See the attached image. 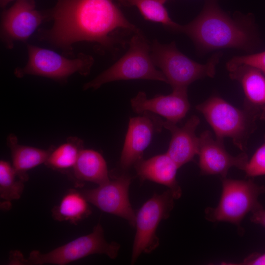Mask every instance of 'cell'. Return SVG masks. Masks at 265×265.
Returning a JSON list of instances; mask_svg holds the SVG:
<instances>
[{
    "mask_svg": "<svg viewBox=\"0 0 265 265\" xmlns=\"http://www.w3.org/2000/svg\"><path fill=\"white\" fill-rule=\"evenodd\" d=\"M83 141L80 138L70 137L65 143L53 149L45 164L56 170L73 168L83 149Z\"/></svg>",
    "mask_w": 265,
    "mask_h": 265,
    "instance_id": "7402d4cb",
    "label": "cell"
},
{
    "mask_svg": "<svg viewBox=\"0 0 265 265\" xmlns=\"http://www.w3.org/2000/svg\"><path fill=\"white\" fill-rule=\"evenodd\" d=\"M6 143L11 152L12 166L19 178L24 182L28 180L26 172L45 163L54 149L53 146L44 150L21 145L18 143L17 136L13 134L8 136Z\"/></svg>",
    "mask_w": 265,
    "mask_h": 265,
    "instance_id": "ac0fdd59",
    "label": "cell"
},
{
    "mask_svg": "<svg viewBox=\"0 0 265 265\" xmlns=\"http://www.w3.org/2000/svg\"><path fill=\"white\" fill-rule=\"evenodd\" d=\"M120 245L115 241L107 242L102 225L98 223L89 234L79 237L48 252L33 250L23 265H64L95 254H104L114 259L118 254Z\"/></svg>",
    "mask_w": 265,
    "mask_h": 265,
    "instance_id": "ba28073f",
    "label": "cell"
},
{
    "mask_svg": "<svg viewBox=\"0 0 265 265\" xmlns=\"http://www.w3.org/2000/svg\"><path fill=\"white\" fill-rule=\"evenodd\" d=\"M259 118L261 119L265 120V106L262 109Z\"/></svg>",
    "mask_w": 265,
    "mask_h": 265,
    "instance_id": "f1b7e54d",
    "label": "cell"
},
{
    "mask_svg": "<svg viewBox=\"0 0 265 265\" xmlns=\"http://www.w3.org/2000/svg\"><path fill=\"white\" fill-rule=\"evenodd\" d=\"M200 123L198 116L192 115L182 127L168 121H162L163 128L171 133V138L166 153L180 168L198 155L199 137L196 130Z\"/></svg>",
    "mask_w": 265,
    "mask_h": 265,
    "instance_id": "9a60e30c",
    "label": "cell"
},
{
    "mask_svg": "<svg viewBox=\"0 0 265 265\" xmlns=\"http://www.w3.org/2000/svg\"><path fill=\"white\" fill-rule=\"evenodd\" d=\"M24 181L18 177L16 172L8 162L0 161V197L6 201L19 199L24 189Z\"/></svg>",
    "mask_w": 265,
    "mask_h": 265,
    "instance_id": "603a6c76",
    "label": "cell"
},
{
    "mask_svg": "<svg viewBox=\"0 0 265 265\" xmlns=\"http://www.w3.org/2000/svg\"><path fill=\"white\" fill-rule=\"evenodd\" d=\"M131 105L135 113L149 112L176 124L186 116L190 108L187 89H174L169 95H158L151 99L140 91L131 99Z\"/></svg>",
    "mask_w": 265,
    "mask_h": 265,
    "instance_id": "5bb4252c",
    "label": "cell"
},
{
    "mask_svg": "<svg viewBox=\"0 0 265 265\" xmlns=\"http://www.w3.org/2000/svg\"><path fill=\"white\" fill-rule=\"evenodd\" d=\"M230 78L242 85L245 94L243 106L262 109L265 106V77L259 69L241 65L230 71Z\"/></svg>",
    "mask_w": 265,
    "mask_h": 265,
    "instance_id": "e0dca14e",
    "label": "cell"
},
{
    "mask_svg": "<svg viewBox=\"0 0 265 265\" xmlns=\"http://www.w3.org/2000/svg\"><path fill=\"white\" fill-rule=\"evenodd\" d=\"M241 65L253 67L265 74V51L233 57L227 62L226 67L229 71Z\"/></svg>",
    "mask_w": 265,
    "mask_h": 265,
    "instance_id": "cb8c5ba5",
    "label": "cell"
},
{
    "mask_svg": "<svg viewBox=\"0 0 265 265\" xmlns=\"http://www.w3.org/2000/svg\"><path fill=\"white\" fill-rule=\"evenodd\" d=\"M132 177L126 172L112 180L81 193L101 211L121 217L135 227L136 214L130 202L129 190Z\"/></svg>",
    "mask_w": 265,
    "mask_h": 265,
    "instance_id": "30bf717a",
    "label": "cell"
},
{
    "mask_svg": "<svg viewBox=\"0 0 265 265\" xmlns=\"http://www.w3.org/2000/svg\"><path fill=\"white\" fill-rule=\"evenodd\" d=\"M151 57L160 69L172 89H187L193 82L205 77L214 76L221 53H214L205 64L199 63L178 50L172 42L163 44L157 40L151 45Z\"/></svg>",
    "mask_w": 265,
    "mask_h": 265,
    "instance_id": "5b68a950",
    "label": "cell"
},
{
    "mask_svg": "<svg viewBox=\"0 0 265 265\" xmlns=\"http://www.w3.org/2000/svg\"><path fill=\"white\" fill-rule=\"evenodd\" d=\"M73 172L79 182H90L101 185L110 180L105 159L99 152L91 149L81 150Z\"/></svg>",
    "mask_w": 265,
    "mask_h": 265,
    "instance_id": "d6986e66",
    "label": "cell"
},
{
    "mask_svg": "<svg viewBox=\"0 0 265 265\" xmlns=\"http://www.w3.org/2000/svg\"><path fill=\"white\" fill-rule=\"evenodd\" d=\"M14 0H0V5L1 8L5 7L10 2Z\"/></svg>",
    "mask_w": 265,
    "mask_h": 265,
    "instance_id": "83f0119b",
    "label": "cell"
},
{
    "mask_svg": "<svg viewBox=\"0 0 265 265\" xmlns=\"http://www.w3.org/2000/svg\"><path fill=\"white\" fill-rule=\"evenodd\" d=\"M250 220L251 222L265 227V210L262 207L253 212Z\"/></svg>",
    "mask_w": 265,
    "mask_h": 265,
    "instance_id": "4316f807",
    "label": "cell"
},
{
    "mask_svg": "<svg viewBox=\"0 0 265 265\" xmlns=\"http://www.w3.org/2000/svg\"><path fill=\"white\" fill-rule=\"evenodd\" d=\"M88 203L81 192L70 189L60 203L53 208L52 216L57 221H66L77 225L91 213Z\"/></svg>",
    "mask_w": 265,
    "mask_h": 265,
    "instance_id": "ffe728a7",
    "label": "cell"
},
{
    "mask_svg": "<svg viewBox=\"0 0 265 265\" xmlns=\"http://www.w3.org/2000/svg\"><path fill=\"white\" fill-rule=\"evenodd\" d=\"M238 265H265V253L262 254L254 253L247 256L242 263Z\"/></svg>",
    "mask_w": 265,
    "mask_h": 265,
    "instance_id": "484cf974",
    "label": "cell"
},
{
    "mask_svg": "<svg viewBox=\"0 0 265 265\" xmlns=\"http://www.w3.org/2000/svg\"><path fill=\"white\" fill-rule=\"evenodd\" d=\"M124 6L136 7L144 19L162 24L172 31L181 32L182 26L170 17L164 4L167 0H115Z\"/></svg>",
    "mask_w": 265,
    "mask_h": 265,
    "instance_id": "44dd1931",
    "label": "cell"
},
{
    "mask_svg": "<svg viewBox=\"0 0 265 265\" xmlns=\"http://www.w3.org/2000/svg\"><path fill=\"white\" fill-rule=\"evenodd\" d=\"M47 20L48 13L36 9L35 0H16L2 14L1 40L7 48L11 49L15 43L26 41Z\"/></svg>",
    "mask_w": 265,
    "mask_h": 265,
    "instance_id": "8fae6325",
    "label": "cell"
},
{
    "mask_svg": "<svg viewBox=\"0 0 265 265\" xmlns=\"http://www.w3.org/2000/svg\"><path fill=\"white\" fill-rule=\"evenodd\" d=\"M253 27L249 18L232 19L215 0H208L196 18L182 26L181 32L187 35L202 52L225 48L249 52L255 42Z\"/></svg>",
    "mask_w": 265,
    "mask_h": 265,
    "instance_id": "7a4b0ae2",
    "label": "cell"
},
{
    "mask_svg": "<svg viewBox=\"0 0 265 265\" xmlns=\"http://www.w3.org/2000/svg\"><path fill=\"white\" fill-rule=\"evenodd\" d=\"M162 121L149 112L130 119L119 161L122 171L126 172L143 159V152L150 144L153 134L161 131Z\"/></svg>",
    "mask_w": 265,
    "mask_h": 265,
    "instance_id": "7c38bea8",
    "label": "cell"
},
{
    "mask_svg": "<svg viewBox=\"0 0 265 265\" xmlns=\"http://www.w3.org/2000/svg\"><path fill=\"white\" fill-rule=\"evenodd\" d=\"M213 130L216 138L232 139L241 151L246 150L248 138L256 129L261 110L243 106L238 108L221 97L213 96L196 106Z\"/></svg>",
    "mask_w": 265,
    "mask_h": 265,
    "instance_id": "3957f363",
    "label": "cell"
},
{
    "mask_svg": "<svg viewBox=\"0 0 265 265\" xmlns=\"http://www.w3.org/2000/svg\"><path fill=\"white\" fill-rule=\"evenodd\" d=\"M198 155L201 175H219L221 178H225L232 167L244 170L248 161L245 152L236 156L230 155L226 151L223 141L214 139L208 130L199 136Z\"/></svg>",
    "mask_w": 265,
    "mask_h": 265,
    "instance_id": "4fadbf2b",
    "label": "cell"
},
{
    "mask_svg": "<svg viewBox=\"0 0 265 265\" xmlns=\"http://www.w3.org/2000/svg\"></svg>",
    "mask_w": 265,
    "mask_h": 265,
    "instance_id": "f546056e",
    "label": "cell"
},
{
    "mask_svg": "<svg viewBox=\"0 0 265 265\" xmlns=\"http://www.w3.org/2000/svg\"><path fill=\"white\" fill-rule=\"evenodd\" d=\"M133 166L141 181L148 180L165 186L175 199L181 197L182 189L176 179L179 167L166 153L147 159H142Z\"/></svg>",
    "mask_w": 265,
    "mask_h": 265,
    "instance_id": "2e32d148",
    "label": "cell"
},
{
    "mask_svg": "<svg viewBox=\"0 0 265 265\" xmlns=\"http://www.w3.org/2000/svg\"><path fill=\"white\" fill-rule=\"evenodd\" d=\"M125 54L113 65L83 86L84 90H96L111 81L149 80L167 83L163 74L158 70L151 57V45L140 30L130 38Z\"/></svg>",
    "mask_w": 265,
    "mask_h": 265,
    "instance_id": "277c9868",
    "label": "cell"
},
{
    "mask_svg": "<svg viewBox=\"0 0 265 265\" xmlns=\"http://www.w3.org/2000/svg\"><path fill=\"white\" fill-rule=\"evenodd\" d=\"M244 171L246 176L255 177L265 175V143L255 152L248 160Z\"/></svg>",
    "mask_w": 265,
    "mask_h": 265,
    "instance_id": "d4e9b609",
    "label": "cell"
},
{
    "mask_svg": "<svg viewBox=\"0 0 265 265\" xmlns=\"http://www.w3.org/2000/svg\"><path fill=\"white\" fill-rule=\"evenodd\" d=\"M115 0H58L48 14L53 22L39 38L68 54L80 42L95 43L115 56L140 29L131 23Z\"/></svg>",
    "mask_w": 265,
    "mask_h": 265,
    "instance_id": "6da1fadb",
    "label": "cell"
},
{
    "mask_svg": "<svg viewBox=\"0 0 265 265\" xmlns=\"http://www.w3.org/2000/svg\"><path fill=\"white\" fill-rule=\"evenodd\" d=\"M26 64L17 67L14 72L17 78L34 75L64 81L74 74L87 76L94 62L91 56L82 53L69 58L53 51L30 44L26 45Z\"/></svg>",
    "mask_w": 265,
    "mask_h": 265,
    "instance_id": "52a82bcc",
    "label": "cell"
},
{
    "mask_svg": "<svg viewBox=\"0 0 265 265\" xmlns=\"http://www.w3.org/2000/svg\"><path fill=\"white\" fill-rule=\"evenodd\" d=\"M222 193L218 205L205 210L206 219L212 222H227L237 227L239 233L243 230L240 223L249 212L263 207L259 196L265 187L252 180H241L221 178Z\"/></svg>",
    "mask_w": 265,
    "mask_h": 265,
    "instance_id": "8992f818",
    "label": "cell"
},
{
    "mask_svg": "<svg viewBox=\"0 0 265 265\" xmlns=\"http://www.w3.org/2000/svg\"><path fill=\"white\" fill-rule=\"evenodd\" d=\"M175 200L170 189L160 194H155L140 208L136 214V233L132 245L131 263L136 262L142 253H149L159 245L156 234L162 220L167 219Z\"/></svg>",
    "mask_w": 265,
    "mask_h": 265,
    "instance_id": "9c48e42d",
    "label": "cell"
}]
</instances>
